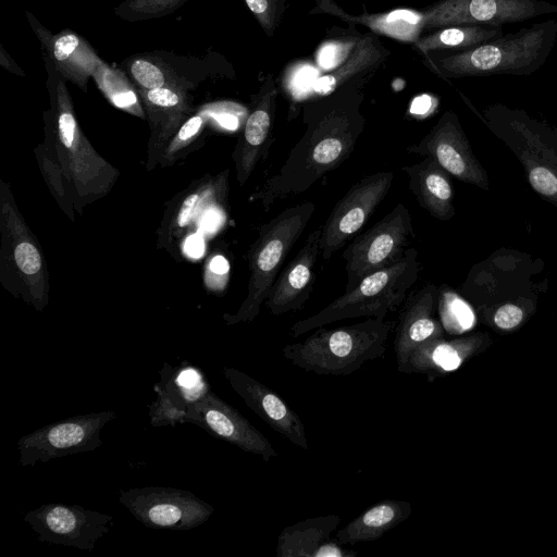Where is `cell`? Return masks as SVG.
Masks as SVG:
<instances>
[{
	"label": "cell",
	"mask_w": 557,
	"mask_h": 557,
	"mask_svg": "<svg viewBox=\"0 0 557 557\" xmlns=\"http://www.w3.org/2000/svg\"><path fill=\"white\" fill-rule=\"evenodd\" d=\"M362 100L361 89L342 88L305 103L302 136L251 198L269 209L310 189L348 160L366 124Z\"/></svg>",
	"instance_id": "cell-1"
},
{
	"label": "cell",
	"mask_w": 557,
	"mask_h": 557,
	"mask_svg": "<svg viewBox=\"0 0 557 557\" xmlns=\"http://www.w3.org/2000/svg\"><path fill=\"white\" fill-rule=\"evenodd\" d=\"M41 146L57 163L71 203L78 213L106 197L120 175L81 129L62 84L58 87L51 126Z\"/></svg>",
	"instance_id": "cell-2"
},
{
	"label": "cell",
	"mask_w": 557,
	"mask_h": 557,
	"mask_svg": "<svg viewBox=\"0 0 557 557\" xmlns=\"http://www.w3.org/2000/svg\"><path fill=\"white\" fill-rule=\"evenodd\" d=\"M392 329V323L376 318L335 329L320 326L304 341L285 345L282 354L308 372L348 375L385 352Z\"/></svg>",
	"instance_id": "cell-3"
},
{
	"label": "cell",
	"mask_w": 557,
	"mask_h": 557,
	"mask_svg": "<svg viewBox=\"0 0 557 557\" xmlns=\"http://www.w3.org/2000/svg\"><path fill=\"white\" fill-rule=\"evenodd\" d=\"M418 273V251L410 247L393 265L367 275L315 314L294 323L289 333L297 337L332 322L351 318L384 320L409 296Z\"/></svg>",
	"instance_id": "cell-4"
},
{
	"label": "cell",
	"mask_w": 557,
	"mask_h": 557,
	"mask_svg": "<svg viewBox=\"0 0 557 557\" xmlns=\"http://www.w3.org/2000/svg\"><path fill=\"white\" fill-rule=\"evenodd\" d=\"M315 210L313 202L288 207L262 224L248 252L247 296L237 312L225 313L227 325L253 321L280 274L286 257L307 227Z\"/></svg>",
	"instance_id": "cell-5"
},
{
	"label": "cell",
	"mask_w": 557,
	"mask_h": 557,
	"mask_svg": "<svg viewBox=\"0 0 557 557\" xmlns=\"http://www.w3.org/2000/svg\"><path fill=\"white\" fill-rule=\"evenodd\" d=\"M0 278L15 297L42 311L48 304V268L42 249L20 213L10 186L0 182Z\"/></svg>",
	"instance_id": "cell-6"
},
{
	"label": "cell",
	"mask_w": 557,
	"mask_h": 557,
	"mask_svg": "<svg viewBox=\"0 0 557 557\" xmlns=\"http://www.w3.org/2000/svg\"><path fill=\"white\" fill-rule=\"evenodd\" d=\"M548 24L485 41L442 57L426 54L423 63L445 77L516 74L533 71L547 52Z\"/></svg>",
	"instance_id": "cell-7"
},
{
	"label": "cell",
	"mask_w": 557,
	"mask_h": 557,
	"mask_svg": "<svg viewBox=\"0 0 557 557\" xmlns=\"http://www.w3.org/2000/svg\"><path fill=\"white\" fill-rule=\"evenodd\" d=\"M413 239L410 212L404 203H398L345 248V290L354 288L367 275L399 261Z\"/></svg>",
	"instance_id": "cell-8"
},
{
	"label": "cell",
	"mask_w": 557,
	"mask_h": 557,
	"mask_svg": "<svg viewBox=\"0 0 557 557\" xmlns=\"http://www.w3.org/2000/svg\"><path fill=\"white\" fill-rule=\"evenodd\" d=\"M120 503L145 527L187 531L205 523L214 507L189 491L145 486L121 491Z\"/></svg>",
	"instance_id": "cell-9"
},
{
	"label": "cell",
	"mask_w": 557,
	"mask_h": 557,
	"mask_svg": "<svg viewBox=\"0 0 557 557\" xmlns=\"http://www.w3.org/2000/svg\"><path fill=\"white\" fill-rule=\"evenodd\" d=\"M116 417L112 410L75 416L44 425L17 441L21 466H34L52 459L98 448L101 429Z\"/></svg>",
	"instance_id": "cell-10"
},
{
	"label": "cell",
	"mask_w": 557,
	"mask_h": 557,
	"mask_svg": "<svg viewBox=\"0 0 557 557\" xmlns=\"http://www.w3.org/2000/svg\"><path fill=\"white\" fill-rule=\"evenodd\" d=\"M394 174L376 172L354 184L335 203L322 224L321 257L329 260L352 238L387 196Z\"/></svg>",
	"instance_id": "cell-11"
},
{
	"label": "cell",
	"mask_w": 557,
	"mask_h": 557,
	"mask_svg": "<svg viewBox=\"0 0 557 557\" xmlns=\"http://www.w3.org/2000/svg\"><path fill=\"white\" fill-rule=\"evenodd\" d=\"M24 521L40 542L91 552L113 525V517L79 505L51 503L28 511Z\"/></svg>",
	"instance_id": "cell-12"
},
{
	"label": "cell",
	"mask_w": 557,
	"mask_h": 557,
	"mask_svg": "<svg viewBox=\"0 0 557 557\" xmlns=\"http://www.w3.org/2000/svg\"><path fill=\"white\" fill-rule=\"evenodd\" d=\"M556 7L540 0H441L421 11L423 28L454 25H492L524 21L555 12Z\"/></svg>",
	"instance_id": "cell-13"
},
{
	"label": "cell",
	"mask_w": 557,
	"mask_h": 557,
	"mask_svg": "<svg viewBox=\"0 0 557 557\" xmlns=\"http://www.w3.org/2000/svg\"><path fill=\"white\" fill-rule=\"evenodd\" d=\"M184 423H193L244 451L261 456L264 461L277 456L270 441L211 389L188 406Z\"/></svg>",
	"instance_id": "cell-14"
},
{
	"label": "cell",
	"mask_w": 557,
	"mask_h": 557,
	"mask_svg": "<svg viewBox=\"0 0 557 557\" xmlns=\"http://www.w3.org/2000/svg\"><path fill=\"white\" fill-rule=\"evenodd\" d=\"M223 374L234 392L271 429L294 445L309 448L302 420L274 391L235 368L224 367Z\"/></svg>",
	"instance_id": "cell-15"
},
{
	"label": "cell",
	"mask_w": 557,
	"mask_h": 557,
	"mask_svg": "<svg viewBox=\"0 0 557 557\" xmlns=\"http://www.w3.org/2000/svg\"><path fill=\"white\" fill-rule=\"evenodd\" d=\"M322 225L309 234L301 248L275 278L264 301L273 315L297 311L309 299L315 280V267L321 256Z\"/></svg>",
	"instance_id": "cell-16"
},
{
	"label": "cell",
	"mask_w": 557,
	"mask_h": 557,
	"mask_svg": "<svg viewBox=\"0 0 557 557\" xmlns=\"http://www.w3.org/2000/svg\"><path fill=\"white\" fill-rule=\"evenodd\" d=\"M160 382L154 385L157 399L148 406L152 426H175L184 423L187 408L210 389L191 367L173 369L164 363Z\"/></svg>",
	"instance_id": "cell-17"
},
{
	"label": "cell",
	"mask_w": 557,
	"mask_h": 557,
	"mask_svg": "<svg viewBox=\"0 0 557 557\" xmlns=\"http://www.w3.org/2000/svg\"><path fill=\"white\" fill-rule=\"evenodd\" d=\"M436 289L426 284L409 294L400 310L394 337L397 369L403 372L412 352L421 345L434 341L440 334L438 322L433 318Z\"/></svg>",
	"instance_id": "cell-18"
},
{
	"label": "cell",
	"mask_w": 557,
	"mask_h": 557,
	"mask_svg": "<svg viewBox=\"0 0 557 557\" xmlns=\"http://www.w3.org/2000/svg\"><path fill=\"white\" fill-rule=\"evenodd\" d=\"M276 96V85L270 74L258 94L255 108L246 119L243 134L233 152L236 177L240 186L249 180L265 151L274 121Z\"/></svg>",
	"instance_id": "cell-19"
},
{
	"label": "cell",
	"mask_w": 557,
	"mask_h": 557,
	"mask_svg": "<svg viewBox=\"0 0 557 557\" xmlns=\"http://www.w3.org/2000/svg\"><path fill=\"white\" fill-rule=\"evenodd\" d=\"M341 522L335 513L308 518L285 527L276 544L278 557H351L357 553L342 548L331 539Z\"/></svg>",
	"instance_id": "cell-20"
},
{
	"label": "cell",
	"mask_w": 557,
	"mask_h": 557,
	"mask_svg": "<svg viewBox=\"0 0 557 557\" xmlns=\"http://www.w3.org/2000/svg\"><path fill=\"white\" fill-rule=\"evenodd\" d=\"M389 54L376 34H364L341 65L315 79L313 89L318 96H326L342 88L361 89Z\"/></svg>",
	"instance_id": "cell-21"
},
{
	"label": "cell",
	"mask_w": 557,
	"mask_h": 557,
	"mask_svg": "<svg viewBox=\"0 0 557 557\" xmlns=\"http://www.w3.org/2000/svg\"><path fill=\"white\" fill-rule=\"evenodd\" d=\"M315 10L310 13H330L346 21L349 25L362 24L376 35H383L404 42H416L423 28L421 11L396 9L389 12L351 16L337 7L332 0H313Z\"/></svg>",
	"instance_id": "cell-22"
},
{
	"label": "cell",
	"mask_w": 557,
	"mask_h": 557,
	"mask_svg": "<svg viewBox=\"0 0 557 557\" xmlns=\"http://www.w3.org/2000/svg\"><path fill=\"white\" fill-rule=\"evenodd\" d=\"M411 512L409 502L384 499L349 521L335 537L342 545L375 541L408 519Z\"/></svg>",
	"instance_id": "cell-23"
},
{
	"label": "cell",
	"mask_w": 557,
	"mask_h": 557,
	"mask_svg": "<svg viewBox=\"0 0 557 557\" xmlns=\"http://www.w3.org/2000/svg\"><path fill=\"white\" fill-rule=\"evenodd\" d=\"M442 169L431 157L403 168L408 176L409 189L419 205L437 218L447 216L451 198V186Z\"/></svg>",
	"instance_id": "cell-24"
},
{
	"label": "cell",
	"mask_w": 557,
	"mask_h": 557,
	"mask_svg": "<svg viewBox=\"0 0 557 557\" xmlns=\"http://www.w3.org/2000/svg\"><path fill=\"white\" fill-rule=\"evenodd\" d=\"M224 181L225 178L202 180L198 185L190 186L183 196L175 198L174 206H170L165 212V220L159 232L161 246L170 249L173 242L184 236L198 209L216 195Z\"/></svg>",
	"instance_id": "cell-25"
},
{
	"label": "cell",
	"mask_w": 557,
	"mask_h": 557,
	"mask_svg": "<svg viewBox=\"0 0 557 557\" xmlns=\"http://www.w3.org/2000/svg\"><path fill=\"white\" fill-rule=\"evenodd\" d=\"M500 34V26L475 24L446 26L425 37H420L413 42V48L424 55L447 49L465 50L481 45Z\"/></svg>",
	"instance_id": "cell-26"
},
{
	"label": "cell",
	"mask_w": 557,
	"mask_h": 557,
	"mask_svg": "<svg viewBox=\"0 0 557 557\" xmlns=\"http://www.w3.org/2000/svg\"><path fill=\"white\" fill-rule=\"evenodd\" d=\"M206 122L207 116L203 114V112H199L185 120V122L180 126V128L170 139L159 163L162 166H168L183 158V153L187 151V149L190 148L191 145H194L200 137Z\"/></svg>",
	"instance_id": "cell-27"
},
{
	"label": "cell",
	"mask_w": 557,
	"mask_h": 557,
	"mask_svg": "<svg viewBox=\"0 0 557 557\" xmlns=\"http://www.w3.org/2000/svg\"><path fill=\"white\" fill-rule=\"evenodd\" d=\"M100 86L116 108L144 117V111L139 106L136 94L123 79L114 74H103L100 77Z\"/></svg>",
	"instance_id": "cell-28"
},
{
	"label": "cell",
	"mask_w": 557,
	"mask_h": 557,
	"mask_svg": "<svg viewBox=\"0 0 557 557\" xmlns=\"http://www.w3.org/2000/svg\"><path fill=\"white\" fill-rule=\"evenodd\" d=\"M360 36L361 34L354 30L349 36L325 42L317 54L318 64L323 70H334L348 58Z\"/></svg>",
	"instance_id": "cell-29"
},
{
	"label": "cell",
	"mask_w": 557,
	"mask_h": 557,
	"mask_svg": "<svg viewBox=\"0 0 557 557\" xmlns=\"http://www.w3.org/2000/svg\"><path fill=\"white\" fill-rule=\"evenodd\" d=\"M290 0H245L248 9L264 30L272 37L278 27Z\"/></svg>",
	"instance_id": "cell-30"
},
{
	"label": "cell",
	"mask_w": 557,
	"mask_h": 557,
	"mask_svg": "<svg viewBox=\"0 0 557 557\" xmlns=\"http://www.w3.org/2000/svg\"><path fill=\"white\" fill-rule=\"evenodd\" d=\"M131 73L144 90L166 86L165 75L160 67L150 61L135 60L131 65Z\"/></svg>",
	"instance_id": "cell-31"
},
{
	"label": "cell",
	"mask_w": 557,
	"mask_h": 557,
	"mask_svg": "<svg viewBox=\"0 0 557 557\" xmlns=\"http://www.w3.org/2000/svg\"><path fill=\"white\" fill-rule=\"evenodd\" d=\"M529 180L533 188L542 195L552 196L557 193V177L546 168H534Z\"/></svg>",
	"instance_id": "cell-32"
},
{
	"label": "cell",
	"mask_w": 557,
	"mask_h": 557,
	"mask_svg": "<svg viewBox=\"0 0 557 557\" xmlns=\"http://www.w3.org/2000/svg\"><path fill=\"white\" fill-rule=\"evenodd\" d=\"M81 46L79 38L72 33L64 34L57 38L53 44V57L60 63L66 62Z\"/></svg>",
	"instance_id": "cell-33"
},
{
	"label": "cell",
	"mask_w": 557,
	"mask_h": 557,
	"mask_svg": "<svg viewBox=\"0 0 557 557\" xmlns=\"http://www.w3.org/2000/svg\"><path fill=\"white\" fill-rule=\"evenodd\" d=\"M448 310L454 315V319L460 325L461 330L470 329L474 322V314L471 308L461 299L451 296L447 299Z\"/></svg>",
	"instance_id": "cell-34"
},
{
	"label": "cell",
	"mask_w": 557,
	"mask_h": 557,
	"mask_svg": "<svg viewBox=\"0 0 557 557\" xmlns=\"http://www.w3.org/2000/svg\"><path fill=\"white\" fill-rule=\"evenodd\" d=\"M523 317L522 310L516 305H504L495 313L494 321L500 329H511L518 325Z\"/></svg>",
	"instance_id": "cell-35"
},
{
	"label": "cell",
	"mask_w": 557,
	"mask_h": 557,
	"mask_svg": "<svg viewBox=\"0 0 557 557\" xmlns=\"http://www.w3.org/2000/svg\"><path fill=\"white\" fill-rule=\"evenodd\" d=\"M228 264L227 261L222 257H214L210 262H208L206 278L212 275H219L222 277L227 276Z\"/></svg>",
	"instance_id": "cell-36"
},
{
	"label": "cell",
	"mask_w": 557,
	"mask_h": 557,
	"mask_svg": "<svg viewBox=\"0 0 557 557\" xmlns=\"http://www.w3.org/2000/svg\"><path fill=\"white\" fill-rule=\"evenodd\" d=\"M158 1H163L164 2V1H172V0H158Z\"/></svg>",
	"instance_id": "cell-37"
}]
</instances>
